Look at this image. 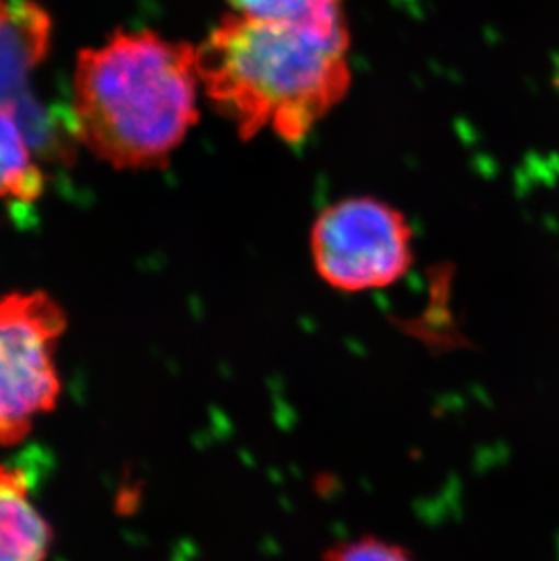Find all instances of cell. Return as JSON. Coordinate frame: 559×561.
<instances>
[{
    "mask_svg": "<svg viewBox=\"0 0 559 561\" xmlns=\"http://www.w3.org/2000/svg\"><path fill=\"white\" fill-rule=\"evenodd\" d=\"M202 90L242 140L271 129L298 144L347 95L349 30L229 13L196 46Z\"/></svg>",
    "mask_w": 559,
    "mask_h": 561,
    "instance_id": "cell-1",
    "label": "cell"
},
{
    "mask_svg": "<svg viewBox=\"0 0 559 561\" xmlns=\"http://www.w3.org/2000/svg\"><path fill=\"white\" fill-rule=\"evenodd\" d=\"M196 46L116 32L77 55L69 123L75 140L118 171L162 170L198 123Z\"/></svg>",
    "mask_w": 559,
    "mask_h": 561,
    "instance_id": "cell-2",
    "label": "cell"
},
{
    "mask_svg": "<svg viewBox=\"0 0 559 561\" xmlns=\"http://www.w3.org/2000/svg\"><path fill=\"white\" fill-rule=\"evenodd\" d=\"M68 314L46 291L0 297V445L26 442L62 394L57 351Z\"/></svg>",
    "mask_w": 559,
    "mask_h": 561,
    "instance_id": "cell-3",
    "label": "cell"
},
{
    "mask_svg": "<svg viewBox=\"0 0 559 561\" xmlns=\"http://www.w3.org/2000/svg\"><path fill=\"white\" fill-rule=\"evenodd\" d=\"M317 275L345 295L380 291L414 264V231L406 215L375 196H351L326 207L311 228Z\"/></svg>",
    "mask_w": 559,
    "mask_h": 561,
    "instance_id": "cell-4",
    "label": "cell"
},
{
    "mask_svg": "<svg viewBox=\"0 0 559 561\" xmlns=\"http://www.w3.org/2000/svg\"><path fill=\"white\" fill-rule=\"evenodd\" d=\"M71 126L44 104H0V201H37L46 187L41 162L71 157Z\"/></svg>",
    "mask_w": 559,
    "mask_h": 561,
    "instance_id": "cell-5",
    "label": "cell"
},
{
    "mask_svg": "<svg viewBox=\"0 0 559 561\" xmlns=\"http://www.w3.org/2000/svg\"><path fill=\"white\" fill-rule=\"evenodd\" d=\"M54 41L49 11L35 0H0V104H43L33 77Z\"/></svg>",
    "mask_w": 559,
    "mask_h": 561,
    "instance_id": "cell-6",
    "label": "cell"
},
{
    "mask_svg": "<svg viewBox=\"0 0 559 561\" xmlns=\"http://www.w3.org/2000/svg\"><path fill=\"white\" fill-rule=\"evenodd\" d=\"M54 529L22 467L0 466V561H48Z\"/></svg>",
    "mask_w": 559,
    "mask_h": 561,
    "instance_id": "cell-7",
    "label": "cell"
},
{
    "mask_svg": "<svg viewBox=\"0 0 559 561\" xmlns=\"http://www.w3.org/2000/svg\"><path fill=\"white\" fill-rule=\"evenodd\" d=\"M345 0H227L232 13L276 22H333L343 19Z\"/></svg>",
    "mask_w": 559,
    "mask_h": 561,
    "instance_id": "cell-8",
    "label": "cell"
},
{
    "mask_svg": "<svg viewBox=\"0 0 559 561\" xmlns=\"http://www.w3.org/2000/svg\"><path fill=\"white\" fill-rule=\"evenodd\" d=\"M323 561H417L407 547L381 536L364 535L338 541L323 552Z\"/></svg>",
    "mask_w": 559,
    "mask_h": 561,
    "instance_id": "cell-9",
    "label": "cell"
}]
</instances>
